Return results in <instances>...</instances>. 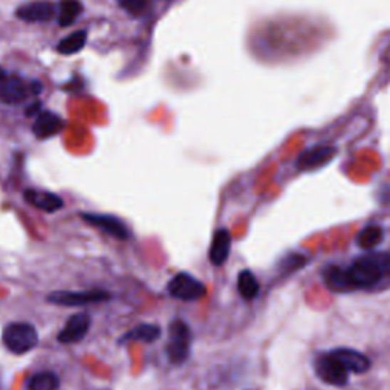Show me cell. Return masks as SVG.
Instances as JSON below:
<instances>
[{
	"mask_svg": "<svg viewBox=\"0 0 390 390\" xmlns=\"http://www.w3.org/2000/svg\"><path fill=\"white\" fill-rule=\"evenodd\" d=\"M337 155V148L334 147H314L304 151L296 160L297 170L313 171L329 163Z\"/></svg>",
	"mask_w": 390,
	"mask_h": 390,
	"instance_id": "cell-8",
	"label": "cell"
},
{
	"mask_svg": "<svg viewBox=\"0 0 390 390\" xmlns=\"http://www.w3.org/2000/svg\"><path fill=\"white\" fill-rule=\"evenodd\" d=\"M6 75H8V73H6L2 68H0V80H4V78H5Z\"/></svg>",
	"mask_w": 390,
	"mask_h": 390,
	"instance_id": "cell-25",
	"label": "cell"
},
{
	"mask_svg": "<svg viewBox=\"0 0 390 390\" xmlns=\"http://www.w3.org/2000/svg\"><path fill=\"white\" fill-rule=\"evenodd\" d=\"M60 380L57 374L43 371L36 374L28 383V390H58Z\"/></svg>",
	"mask_w": 390,
	"mask_h": 390,
	"instance_id": "cell-19",
	"label": "cell"
},
{
	"mask_svg": "<svg viewBox=\"0 0 390 390\" xmlns=\"http://www.w3.org/2000/svg\"><path fill=\"white\" fill-rule=\"evenodd\" d=\"M5 348L13 354H26L39 344V332L28 322H13L2 332Z\"/></svg>",
	"mask_w": 390,
	"mask_h": 390,
	"instance_id": "cell-2",
	"label": "cell"
},
{
	"mask_svg": "<svg viewBox=\"0 0 390 390\" xmlns=\"http://www.w3.org/2000/svg\"><path fill=\"white\" fill-rule=\"evenodd\" d=\"M168 292L175 299L193 302V300H198L206 296V285L197 281L191 274L178 273L171 279L168 285Z\"/></svg>",
	"mask_w": 390,
	"mask_h": 390,
	"instance_id": "cell-5",
	"label": "cell"
},
{
	"mask_svg": "<svg viewBox=\"0 0 390 390\" xmlns=\"http://www.w3.org/2000/svg\"><path fill=\"white\" fill-rule=\"evenodd\" d=\"M86 41H87V32L76 31V32H73V34L63 39L58 43L57 51L63 55H72V53L80 52L86 46Z\"/></svg>",
	"mask_w": 390,
	"mask_h": 390,
	"instance_id": "cell-20",
	"label": "cell"
},
{
	"mask_svg": "<svg viewBox=\"0 0 390 390\" xmlns=\"http://www.w3.org/2000/svg\"><path fill=\"white\" fill-rule=\"evenodd\" d=\"M81 218L92 225L93 227L101 229L107 235L113 237L116 240H128L130 232L127 226L119 218L111 215H101V214H81Z\"/></svg>",
	"mask_w": 390,
	"mask_h": 390,
	"instance_id": "cell-9",
	"label": "cell"
},
{
	"mask_svg": "<svg viewBox=\"0 0 390 390\" xmlns=\"http://www.w3.org/2000/svg\"><path fill=\"white\" fill-rule=\"evenodd\" d=\"M232 247V237L229 230L226 229H220L215 232V235L212 238V244H210V250H209V260L214 265H222L230 253Z\"/></svg>",
	"mask_w": 390,
	"mask_h": 390,
	"instance_id": "cell-13",
	"label": "cell"
},
{
	"mask_svg": "<svg viewBox=\"0 0 390 390\" xmlns=\"http://www.w3.org/2000/svg\"><path fill=\"white\" fill-rule=\"evenodd\" d=\"M331 355L336 359L344 369L348 372H354V374H364L366 371H369L371 367V361L367 356L359 351L354 349H348V348H342V349H336L332 351Z\"/></svg>",
	"mask_w": 390,
	"mask_h": 390,
	"instance_id": "cell-11",
	"label": "cell"
},
{
	"mask_svg": "<svg viewBox=\"0 0 390 390\" xmlns=\"http://www.w3.org/2000/svg\"><path fill=\"white\" fill-rule=\"evenodd\" d=\"M81 13H83V4L80 2V0H61L58 25L64 28L73 25L75 20Z\"/></svg>",
	"mask_w": 390,
	"mask_h": 390,
	"instance_id": "cell-18",
	"label": "cell"
},
{
	"mask_svg": "<svg viewBox=\"0 0 390 390\" xmlns=\"http://www.w3.org/2000/svg\"><path fill=\"white\" fill-rule=\"evenodd\" d=\"M355 288H369L390 276V252H376L360 256L348 270Z\"/></svg>",
	"mask_w": 390,
	"mask_h": 390,
	"instance_id": "cell-1",
	"label": "cell"
},
{
	"mask_svg": "<svg viewBox=\"0 0 390 390\" xmlns=\"http://www.w3.org/2000/svg\"><path fill=\"white\" fill-rule=\"evenodd\" d=\"M160 327L158 325H151V323H142V325H138L136 328H133L127 334L120 337V343H127V342H145V343H153L160 337Z\"/></svg>",
	"mask_w": 390,
	"mask_h": 390,
	"instance_id": "cell-16",
	"label": "cell"
},
{
	"mask_svg": "<svg viewBox=\"0 0 390 390\" xmlns=\"http://www.w3.org/2000/svg\"><path fill=\"white\" fill-rule=\"evenodd\" d=\"M325 282L334 292H351V289H355L348 270H342L340 267H329L325 272Z\"/></svg>",
	"mask_w": 390,
	"mask_h": 390,
	"instance_id": "cell-17",
	"label": "cell"
},
{
	"mask_svg": "<svg viewBox=\"0 0 390 390\" xmlns=\"http://www.w3.org/2000/svg\"><path fill=\"white\" fill-rule=\"evenodd\" d=\"M238 289L246 300H252L260 293V284L250 270H244L238 276Z\"/></svg>",
	"mask_w": 390,
	"mask_h": 390,
	"instance_id": "cell-22",
	"label": "cell"
},
{
	"mask_svg": "<svg viewBox=\"0 0 390 390\" xmlns=\"http://www.w3.org/2000/svg\"><path fill=\"white\" fill-rule=\"evenodd\" d=\"M63 128V120L58 115L52 113V111H40L37 119L34 122V135L40 139H46L53 135H57Z\"/></svg>",
	"mask_w": 390,
	"mask_h": 390,
	"instance_id": "cell-14",
	"label": "cell"
},
{
	"mask_svg": "<svg viewBox=\"0 0 390 390\" xmlns=\"http://www.w3.org/2000/svg\"><path fill=\"white\" fill-rule=\"evenodd\" d=\"M53 16V5L46 0L40 2H32L28 5L20 6L17 9V17L29 24H37V21H48Z\"/></svg>",
	"mask_w": 390,
	"mask_h": 390,
	"instance_id": "cell-12",
	"label": "cell"
},
{
	"mask_svg": "<svg viewBox=\"0 0 390 390\" xmlns=\"http://www.w3.org/2000/svg\"><path fill=\"white\" fill-rule=\"evenodd\" d=\"M25 198L29 205L43 210V212H57L63 207V200L52 193H43V191H26Z\"/></svg>",
	"mask_w": 390,
	"mask_h": 390,
	"instance_id": "cell-15",
	"label": "cell"
},
{
	"mask_svg": "<svg viewBox=\"0 0 390 390\" xmlns=\"http://www.w3.org/2000/svg\"><path fill=\"white\" fill-rule=\"evenodd\" d=\"M92 320L91 316L86 313H78L69 317V320L66 322V325L63 329L58 332L57 340L63 344H72L81 342L86 336L88 329H91Z\"/></svg>",
	"mask_w": 390,
	"mask_h": 390,
	"instance_id": "cell-7",
	"label": "cell"
},
{
	"mask_svg": "<svg viewBox=\"0 0 390 390\" xmlns=\"http://www.w3.org/2000/svg\"><path fill=\"white\" fill-rule=\"evenodd\" d=\"M39 113H40V103L34 104V106L29 107V108L26 110V115H28V116H37Z\"/></svg>",
	"mask_w": 390,
	"mask_h": 390,
	"instance_id": "cell-24",
	"label": "cell"
},
{
	"mask_svg": "<svg viewBox=\"0 0 390 390\" xmlns=\"http://www.w3.org/2000/svg\"><path fill=\"white\" fill-rule=\"evenodd\" d=\"M111 296L106 289H87V292H53L48 300L60 307H84L106 302Z\"/></svg>",
	"mask_w": 390,
	"mask_h": 390,
	"instance_id": "cell-4",
	"label": "cell"
},
{
	"mask_svg": "<svg viewBox=\"0 0 390 390\" xmlns=\"http://www.w3.org/2000/svg\"><path fill=\"white\" fill-rule=\"evenodd\" d=\"M383 240V229L380 226H367L364 227L359 237H356V244L364 250H372Z\"/></svg>",
	"mask_w": 390,
	"mask_h": 390,
	"instance_id": "cell-21",
	"label": "cell"
},
{
	"mask_svg": "<svg viewBox=\"0 0 390 390\" xmlns=\"http://www.w3.org/2000/svg\"><path fill=\"white\" fill-rule=\"evenodd\" d=\"M32 92L28 84L17 76L6 75L4 80H0V103L4 104H19L24 103Z\"/></svg>",
	"mask_w": 390,
	"mask_h": 390,
	"instance_id": "cell-10",
	"label": "cell"
},
{
	"mask_svg": "<svg viewBox=\"0 0 390 390\" xmlns=\"http://www.w3.org/2000/svg\"><path fill=\"white\" fill-rule=\"evenodd\" d=\"M316 372L322 381L332 386H344L348 383V371L334 359L331 354L319 356L316 361Z\"/></svg>",
	"mask_w": 390,
	"mask_h": 390,
	"instance_id": "cell-6",
	"label": "cell"
},
{
	"mask_svg": "<svg viewBox=\"0 0 390 390\" xmlns=\"http://www.w3.org/2000/svg\"><path fill=\"white\" fill-rule=\"evenodd\" d=\"M118 2L131 16H140L148 8V0H118Z\"/></svg>",
	"mask_w": 390,
	"mask_h": 390,
	"instance_id": "cell-23",
	"label": "cell"
},
{
	"mask_svg": "<svg viewBox=\"0 0 390 390\" xmlns=\"http://www.w3.org/2000/svg\"><path fill=\"white\" fill-rule=\"evenodd\" d=\"M191 348V331L182 320H174L170 325V339L166 344V354L174 364L183 363Z\"/></svg>",
	"mask_w": 390,
	"mask_h": 390,
	"instance_id": "cell-3",
	"label": "cell"
}]
</instances>
